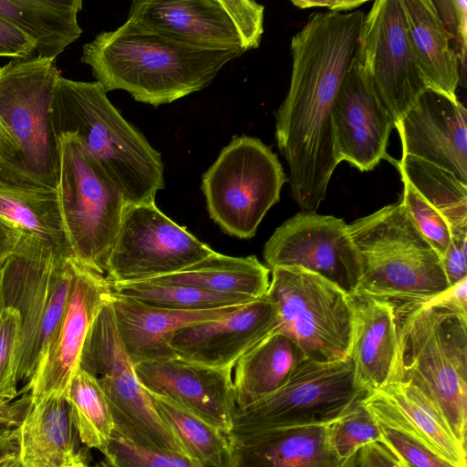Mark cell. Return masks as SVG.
I'll return each instance as SVG.
<instances>
[{"label":"cell","instance_id":"6da1fadb","mask_svg":"<svg viewBox=\"0 0 467 467\" xmlns=\"http://www.w3.org/2000/svg\"><path fill=\"white\" fill-rule=\"evenodd\" d=\"M365 14L312 13L291 40L288 92L275 111V139L301 212L317 213L339 164L332 128L335 99L358 47Z\"/></svg>","mask_w":467,"mask_h":467},{"label":"cell","instance_id":"7a4b0ae2","mask_svg":"<svg viewBox=\"0 0 467 467\" xmlns=\"http://www.w3.org/2000/svg\"><path fill=\"white\" fill-rule=\"evenodd\" d=\"M241 55L198 47L127 19L86 43L81 62L106 92L125 90L135 100L158 107L203 89Z\"/></svg>","mask_w":467,"mask_h":467},{"label":"cell","instance_id":"3957f363","mask_svg":"<svg viewBox=\"0 0 467 467\" xmlns=\"http://www.w3.org/2000/svg\"><path fill=\"white\" fill-rule=\"evenodd\" d=\"M52 119L57 136L75 135L128 205L155 202L165 186L161 153L122 117L100 84L59 76Z\"/></svg>","mask_w":467,"mask_h":467},{"label":"cell","instance_id":"277c9868","mask_svg":"<svg viewBox=\"0 0 467 467\" xmlns=\"http://www.w3.org/2000/svg\"><path fill=\"white\" fill-rule=\"evenodd\" d=\"M395 314L399 381L466 448L467 315L438 298Z\"/></svg>","mask_w":467,"mask_h":467},{"label":"cell","instance_id":"5b68a950","mask_svg":"<svg viewBox=\"0 0 467 467\" xmlns=\"http://www.w3.org/2000/svg\"><path fill=\"white\" fill-rule=\"evenodd\" d=\"M59 76L55 60L38 57L0 67V182L57 190L52 99Z\"/></svg>","mask_w":467,"mask_h":467},{"label":"cell","instance_id":"8992f818","mask_svg":"<svg viewBox=\"0 0 467 467\" xmlns=\"http://www.w3.org/2000/svg\"><path fill=\"white\" fill-rule=\"evenodd\" d=\"M348 227L361 261L358 293L389 303L397 313L431 302L450 288L441 257L400 202Z\"/></svg>","mask_w":467,"mask_h":467},{"label":"cell","instance_id":"52a82bcc","mask_svg":"<svg viewBox=\"0 0 467 467\" xmlns=\"http://www.w3.org/2000/svg\"><path fill=\"white\" fill-rule=\"evenodd\" d=\"M72 282L70 258L24 232L0 272L1 308L20 317L17 381L33 378L64 313Z\"/></svg>","mask_w":467,"mask_h":467},{"label":"cell","instance_id":"ba28073f","mask_svg":"<svg viewBox=\"0 0 467 467\" xmlns=\"http://www.w3.org/2000/svg\"><path fill=\"white\" fill-rule=\"evenodd\" d=\"M368 393L349 357L331 362L306 358L280 389L235 409L230 435L235 441L274 429L330 424Z\"/></svg>","mask_w":467,"mask_h":467},{"label":"cell","instance_id":"9c48e42d","mask_svg":"<svg viewBox=\"0 0 467 467\" xmlns=\"http://www.w3.org/2000/svg\"><path fill=\"white\" fill-rule=\"evenodd\" d=\"M79 368L91 375L101 388L115 431L123 438L143 449L186 455L136 375L119 336L109 301L103 304L89 328Z\"/></svg>","mask_w":467,"mask_h":467},{"label":"cell","instance_id":"30bf717a","mask_svg":"<svg viewBox=\"0 0 467 467\" xmlns=\"http://www.w3.org/2000/svg\"><path fill=\"white\" fill-rule=\"evenodd\" d=\"M287 182L272 149L257 138L234 136L203 173L210 217L226 234L249 239L280 200Z\"/></svg>","mask_w":467,"mask_h":467},{"label":"cell","instance_id":"8fae6325","mask_svg":"<svg viewBox=\"0 0 467 467\" xmlns=\"http://www.w3.org/2000/svg\"><path fill=\"white\" fill-rule=\"evenodd\" d=\"M57 192L73 258L105 275L106 265L128 205L73 134L57 136Z\"/></svg>","mask_w":467,"mask_h":467},{"label":"cell","instance_id":"7c38bea8","mask_svg":"<svg viewBox=\"0 0 467 467\" xmlns=\"http://www.w3.org/2000/svg\"><path fill=\"white\" fill-rule=\"evenodd\" d=\"M266 296L278 312L279 331L308 359L331 362L348 357L352 313L347 295L325 277L300 267L271 269Z\"/></svg>","mask_w":467,"mask_h":467},{"label":"cell","instance_id":"4fadbf2b","mask_svg":"<svg viewBox=\"0 0 467 467\" xmlns=\"http://www.w3.org/2000/svg\"><path fill=\"white\" fill-rule=\"evenodd\" d=\"M214 252L155 202L129 204L107 261L105 277L109 284L151 280L180 272Z\"/></svg>","mask_w":467,"mask_h":467},{"label":"cell","instance_id":"5bb4252c","mask_svg":"<svg viewBox=\"0 0 467 467\" xmlns=\"http://www.w3.org/2000/svg\"><path fill=\"white\" fill-rule=\"evenodd\" d=\"M264 12L253 0H136L128 19L198 47L244 54L260 46Z\"/></svg>","mask_w":467,"mask_h":467},{"label":"cell","instance_id":"9a60e30c","mask_svg":"<svg viewBox=\"0 0 467 467\" xmlns=\"http://www.w3.org/2000/svg\"><path fill=\"white\" fill-rule=\"evenodd\" d=\"M355 59L395 124L428 88L416 63L401 0H377L365 15Z\"/></svg>","mask_w":467,"mask_h":467},{"label":"cell","instance_id":"2e32d148","mask_svg":"<svg viewBox=\"0 0 467 467\" xmlns=\"http://www.w3.org/2000/svg\"><path fill=\"white\" fill-rule=\"evenodd\" d=\"M263 254L269 269L300 267L325 277L348 296L358 292L360 256L340 218L300 212L275 229Z\"/></svg>","mask_w":467,"mask_h":467},{"label":"cell","instance_id":"e0dca14e","mask_svg":"<svg viewBox=\"0 0 467 467\" xmlns=\"http://www.w3.org/2000/svg\"><path fill=\"white\" fill-rule=\"evenodd\" d=\"M72 282L64 313L31 380L21 392L29 391L32 405L51 397H64L79 368L89 328L110 295L105 275L70 258Z\"/></svg>","mask_w":467,"mask_h":467},{"label":"cell","instance_id":"ac0fdd59","mask_svg":"<svg viewBox=\"0 0 467 467\" xmlns=\"http://www.w3.org/2000/svg\"><path fill=\"white\" fill-rule=\"evenodd\" d=\"M278 327V312L266 295L213 320L178 329L170 346L182 359L230 368Z\"/></svg>","mask_w":467,"mask_h":467},{"label":"cell","instance_id":"d6986e66","mask_svg":"<svg viewBox=\"0 0 467 467\" xmlns=\"http://www.w3.org/2000/svg\"><path fill=\"white\" fill-rule=\"evenodd\" d=\"M402 156H412L467 184V111L458 99L425 89L395 124Z\"/></svg>","mask_w":467,"mask_h":467},{"label":"cell","instance_id":"ffe728a7","mask_svg":"<svg viewBox=\"0 0 467 467\" xmlns=\"http://www.w3.org/2000/svg\"><path fill=\"white\" fill-rule=\"evenodd\" d=\"M331 119L339 162L368 171L381 160H390L387 148L394 119L368 88L355 57L337 90Z\"/></svg>","mask_w":467,"mask_h":467},{"label":"cell","instance_id":"44dd1931","mask_svg":"<svg viewBox=\"0 0 467 467\" xmlns=\"http://www.w3.org/2000/svg\"><path fill=\"white\" fill-rule=\"evenodd\" d=\"M143 388L230 433L236 405L232 369L216 368L180 358L134 365Z\"/></svg>","mask_w":467,"mask_h":467},{"label":"cell","instance_id":"7402d4cb","mask_svg":"<svg viewBox=\"0 0 467 467\" xmlns=\"http://www.w3.org/2000/svg\"><path fill=\"white\" fill-rule=\"evenodd\" d=\"M352 334L348 357L358 382L368 392L399 381L397 319L388 302L365 294L348 296Z\"/></svg>","mask_w":467,"mask_h":467},{"label":"cell","instance_id":"603a6c76","mask_svg":"<svg viewBox=\"0 0 467 467\" xmlns=\"http://www.w3.org/2000/svg\"><path fill=\"white\" fill-rule=\"evenodd\" d=\"M116 327L133 365L178 358L170 346L171 336L192 324L219 318L242 306L206 311H172L148 306L110 291Z\"/></svg>","mask_w":467,"mask_h":467},{"label":"cell","instance_id":"cb8c5ba5","mask_svg":"<svg viewBox=\"0 0 467 467\" xmlns=\"http://www.w3.org/2000/svg\"><path fill=\"white\" fill-rule=\"evenodd\" d=\"M328 426L279 428L235 441L233 467H356L358 453L348 459L337 455Z\"/></svg>","mask_w":467,"mask_h":467},{"label":"cell","instance_id":"d4e9b609","mask_svg":"<svg viewBox=\"0 0 467 467\" xmlns=\"http://www.w3.org/2000/svg\"><path fill=\"white\" fill-rule=\"evenodd\" d=\"M18 449L22 467H90L65 397L32 405L18 428Z\"/></svg>","mask_w":467,"mask_h":467},{"label":"cell","instance_id":"484cf974","mask_svg":"<svg viewBox=\"0 0 467 467\" xmlns=\"http://www.w3.org/2000/svg\"><path fill=\"white\" fill-rule=\"evenodd\" d=\"M364 401L377 421L408 432L455 467H467L466 448L443 427L411 386L399 381L369 392Z\"/></svg>","mask_w":467,"mask_h":467},{"label":"cell","instance_id":"4316f807","mask_svg":"<svg viewBox=\"0 0 467 467\" xmlns=\"http://www.w3.org/2000/svg\"><path fill=\"white\" fill-rule=\"evenodd\" d=\"M408 38L428 88L457 99L461 66L431 0H401Z\"/></svg>","mask_w":467,"mask_h":467},{"label":"cell","instance_id":"83f0119b","mask_svg":"<svg viewBox=\"0 0 467 467\" xmlns=\"http://www.w3.org/2000/svg\"><path fill=\"white\" fill-rule=\"evenodd\" d=\"M81 0H0V16L35 45L36 57L55 60L78 39Z\"/></svg>","mask_w":467,"mask_h":467},{"label":"cell","instance_id":"f1b7e54d","mask_svg":"<svg viewBox=\"0 0 467 467\" xmlns=\"http://www.w3.org/2000/svg\"><path fill=\"white\" fill-rule=\"evenodd\" d=\"M306 358L290 337L279 331L271 333L235 364L236 408H244L280 389Z\"/></svg>","mask_w":467,"mask_h":467},{"label":"cell","instance_id":"f546056e","mask_svg":"<svg viewBox=\"0 0 467 467\" xmlns=\"http://www.w3.org/2000/svg\"><path fill=\"white\" fill-rule=\"evenodd\" d=\"M269 274L270 269L259 262L255 255L234 257L214 252L180 272L151 281L257 300L267 293Z\"/></svg>","mask_w":467,"mask_h":467},{"label":"cell","instance_id":"4dcf8cb0","mask_svg":"<svg viewBox=\"0 0 467 467\" xmlns=\"http://www.w3.org/2000/svg\"><path fill=\"white\" fill-rule=\"evenodd\" d=\"M0 217L73 258L57 190L0 182Z\"/></svg>","mask_w":467,"mask_h":467},{"label":"cell","instance_id":"1f68e13d","mask_svg":"<svg viewBox=\"0 0 467 467\" xmlns=\"http://www.w3.org/2000/svg\"><path fill=\"white\" fill-rule=\"evenodd\" d=\"M150 396L158 415L180 441L188 457L214 467H233L234 443L230 433L168 399Z\"/></svg>","mask_w":467,"mask_h":467},{"label":"cell","instance_id":"d6a6232c","mask_svg":"<svg viewBox=\"0 0 467 467\" xmlns=\"http://www.w3.org/2000/svg\"><path fill=\"white\" fill-rule=\"evenodd\" d=\"M396 166L401 178L444 217L451 232L467 231V184L412 156L401 157Z\"/></svg>","mask_w":467,"mask_h":467},{"label":"cell","instance_id":"836d02e7","mask_svg":"<svg viewBox=\"0 0 467 467\" xmlns=\"http://www.w3.org/2000/svg\"><path fill=\"white\" fill-rule=\"evenodd\" d=\"M112 293L135 299L148 306L182 312L206 311L244 306L252 298L205 291L181 285L160 284L151 280L109 284Z\"/></svg>","mask_w":467,"mask_h":467},{"label":"cell","instance_id":"e575fe53","mask_svg":"<svg viewBox=\"0 0 467 467\" xmlns=\"http://www.w3.org/2000/svg\"><path fill=\"white\" fill-rule=\"evenodd\" d=\"M64 397L82 444L101 452L115 427L106 396L96 379L78 368Z\"/></svg>","mask_w":467,"mask_h":467},{"label":"cell","instance_id":"d590c367","mask_svg":"<svg viewBox=\"0 0 467 467\" xmlns=\"http://www.w3.org/2000/svg\"><path fill=\"white\" fill-rule=\"evenodd\" d=\"M364 399L357 401L344 416L328 426L331 446L341 459H348L362 447L379 441V423Z\"/></svg>","mask_w":467,"mask_h":467},{"label":"cell","instance_id":"8d00e7d4","mask_svg":"<svg viewBox=\"0 0 467 467\" xmlns=\"http://www.w3.org/2000/svg\"><path fill=\"white\" fill-rule=\"evenodd\" d=\"M101 453L111 467H214L183 454L154 451L138 447L115 430Z\"/></svg>","mask_w":467,"mask_h":467},{"label":"cell","instance_id":"74e56055","mask_svg":"<svg viewBox=\"0 0 467 467\" xmlns=\"http://www.w3.org/2000/svg\"><path fill=\"white\" fill-rule=\"evenodd\" d=\"M401 181L403 194L400 202L417 230L441 260L451 242L449 223L405 179L401 178Z\"/></svg>","mask_w":467,"mask_h":467},{"label":"cell","instance_id":"f35d334b","mask_svg":"<svg viewBox=\"0 0 467 467\" xmlns=\"http://www.w3.org/2000/svg\"><path fill=\"white\" fill-rule=\"evenodd\" d=\"M20 332L19 314L12 308L0 312V399L14 400L17 389L16 350Z\"/></svg>","mask_w":467,"mask_h":467},{"label":"cell","instance_id":"ab89813d","mask_svg":"<svg viewBox=\"0 0 467 467\" xmlns=\"http://www.w3.org/2000/svg\"><path fill=\"white\" fill-rule=\"evenodd\" d=\"M379 442L406 467H455L408 432L379 422Z\"/></svg>","mask_w":467,"mask_h":467},{"label":"cell","instance_id":"60d3db41","mask_svg":"<svg viewBox=\"0 0 467 467\" xmlns=\"http://www.w3.org/2000/svg\"><path fill=\"white\" fill-rule=\"evenodd\" d=\"M447 31L461 67H465L467 36V2L465 0H431Z\"/></svg>","mask_w":467,"mask_h":467},{"label":"cell","instance_id":"b9f144b4","mask_svg":"<svg viewBox=\"0 0 467 467\" xmlns=\"http://www.w3.org/2000/svg\"><path fill=\"white\" fill-rule=\"evenodd\" d=\"M451 233L450 244L441 258L442 269L450 287L467 277V231Z\"/></svg>","mask_w":467,"mask_h":467},{"label":"cell","instance_id":"7bdbcfd3","mask_svg":"<svg viewBox=\"0 0 467 467\" xmlns=\"http://www.w3.org/2000/svg\"><path fill=\"white\" fill-rule=\"evenodd\" d=\"M0 57L22 60L36 57L34 42L0 16Z\"/></svg>","mask_w":467,"mask_h":467},{"label":"cell","instance_id":"ee69618b","mask_svg":"<svg viewBox=\"0 0 467 467\" xmlns=\"http://www.w3.org/2000/svg\"><path fill=\"white\" fill-rule=\"evenodd\" d=\"M31 408L29 391L14 400L0 399V430L19 428Z\"/></svg>","mask_w":467,"mask_h":467},{"label":"cell","instance_id":"f6af8a7d","mask_svg":"<svg viewBox=\"0 0 467 467\" xmlns=\"http://www.w3.org/2000/svg\"><path fill=\"white\" fill-rule=\"evenodd\" d=\"M356 467H406L386 446L375 441L358 451Z\"/></svg>","mask_w":467,"mask_h":467},{"label":"cell","instance_id":"bcb514c9","mask_svg":"<svg viewBox=\"0 0 467 467\" xmlns=\"http://www.w3.org/2000/svg\"><path fill=\"white\" fill-rule=\"evenodd\" d=\"M24 232L0 217V272L16 251Z\"/></svg>","mask_w":467,"mask_h":467},{"label":"cell","instance_id":"7dc6e473","mask_svg":"<svg viewBox=\"0 0 467 467\" xmlns=\"http://www.w3.org/2000/svg\"><path fill=\"white\" fill-rule=\"evenodd\" d=\"M366 1L358 0H293L292 4L298 8L326 7L329 12L341 13L359 7Z\"/></svg>","mask_w":467,"mask_h":467},{"label":"cell","instance_id":"c3c4849f","mask_svg":"<svg viewBox=\"0 0 467 467\" xmlns=\"http://www.w3.org/2000/svg\"><path fill=\"white\" fill-rule=\"evenodd\" d=\"M436 298L467 315V277L451 286Z\"/></svg>","mask_w":467,"mask_h":467},{"label":"cell","instance_id":"681fc988","mask_svg":"<svg viewBox=\"0 0 467 467\" xmlns=\"http://www.w3.org/2000/svg\"><path fill=\"white\" fill-rule=\"evenodd\" d=\"M0 467H22L18 445L0 448Z\"/></svg>","mask_w":467,"mask_h":467},{"label":"cell","instance_id":"f907efd6","mask_svg":"<svg viewBox=\"0 0 467 467\" xmlns=\"http://www.w3.org/2000/svg\"><path fill=\"white\" fill-rule=\"evenodd\" d=\"M18 445V428L0 430V448Z\"/></svg>","mask_w":467,"mask_h":467},{"label":"cell","instance_id":"816d5d0a","mask_svg":"<svg viewBox=\"0 0 467 467\" xmlns=\"http://www.w3.org/2000/svg\"><path fill=\"white\" fill-rule=\"evenodd\" d=\"M90 467H111L104 459Z\"/></svg>","mask_w":467,"mask_h":467},{"label":"cell","instance_id":"f5cc1de1","mask_svg":"<svg viewBox=\"0 0 467 467\" xmlns=\"http://www.w3.org/2000/svg\"><path fill=\"white\" fill-rule=\"evenodd\" d=\"M1 309H2V308H1V304H0V312H1Z\"/></svg>","mask_w":467,"mask_h":467}]
</instances>
